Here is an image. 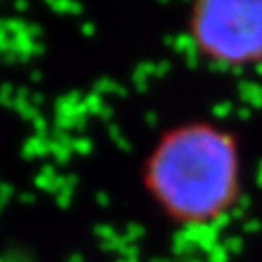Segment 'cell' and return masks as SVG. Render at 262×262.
<instances>
[{
	"label": "cell",
	"instance_id": "2",
	"mask_svg": "<svg viewBox=\"0 0 262 262\" xmlns=\"http://www.w3.org/2000/svg\"><path fill=\"white\" fill-rule=\"evenodd\" d=\"M190 35L198 53L214 64H262V0L198 2L190 14Z\"/></svg>",
	"mask_w": 262,
	"mask_h": 262
},
{
	"label": "cell",
	"instance_id": "1",
	"mask_svg": "<svg viewBox=\"0 0 262 262\" xmlns=\"http://www.w3.org/2000/svg\"><path fill=\"white\" fill-rule=\"evenodd\" d=\"M241 175L237 136L212 122H188L169 130L144 167L151 198L183 225L224 217L241 194Z\"/></svg>",
	"mask_w": 262,
	"mask_h": 262
}]
</instances>
